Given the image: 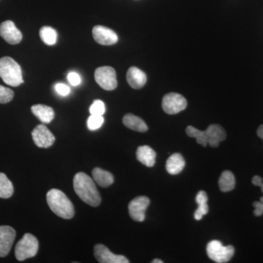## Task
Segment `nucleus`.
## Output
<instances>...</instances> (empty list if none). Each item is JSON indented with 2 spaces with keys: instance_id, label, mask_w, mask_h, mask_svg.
I'll list each match as a JSON object with an SVG mask.
<instances>
[{
  "instance_id": "nucleus-1",
  "label": "nucleus",
  "mask_w": 263,
  "mask_h": 263,
  "mask_svg": "<svg viewBox=\"0 0 263 263\" xmlns=\"http://www.w3.org/2000/svg\"><path fill=\"white\" fill-rule=\"evenodd\" d=\"M76 193L82 201L90 206L97 207L101 202V197L93 179L84 173H78L73 179Z\"/></svg>"
},
{
  "instance_id": "nucleus-2",
  "label": "nucleus",
  "mask_w": 263,
  "mask_h": 263,
  "mask_svg": "<svg viewBox=\"0 0 263 263\" xmlns=\"http://www.w3.org/2000/svg\"><path fill=\"white\" fill-rule=\"evenodd\" d=\"M48 206L56 215L65 219H72L75 214L73 204L61 190L53 189L46 195Z\"/></svg>"
},
{
  "instance_id": "nucleus-3",
  "label": "nucleus",
  "mask_w": 263,
  "mask_h": 263,
  "mask_svg": "<svg viewBox=\"0 0 263 263\" xmlns=\"http://www.w3.org/2000/svg\"><path fill=\"white\" fill-rule=\"evenodd\" d=\"M0 77L5 84L16 87L23 84V76L20 65L10 57L0 59Z\"/></svg>"
},
{
  "instance_id": "nucleus-4",
  "label": "nucleus",
  "mask_w": 263,
  "mask_h": 263,
  "mask_svg": "<svg viewBox=\"0 0 263 263\" xmlns=\"http://www.w3.org/2000/svg\"><path fill=\"white\" fill-rule=\"evenodd\" d=\"M38 249L39 243L36 237L30 233H26L15 246V257L19 261L32 258L37 254Z\"/></svg>"
},
{
  "instance_id": "nucleus-5",
  "label": "nucleus",
  "mask_w": 263,
  "mask_h": 263,
  "mask_svg": "<svg viewBox=\"0 0 263 263\" xmlns=\"http://www.w3.org/2000/svg\"><path fill=\"white\" fill-rule=\"evenodd\" d=\"M206 252L209 258L214 262L224 263L229 262L235 253L233 246L224 247L219 240H212L208 243Z\"/></svg>"
},
{
  "instance_id": "nucleus-6",
  "label": "nucleus",
  "mask_w": 263,
  "mask_h": 263,
  "mask_svg": "<svg viewBox=\"0 0 263 263\" xmlns=\"http://www.w3.org/2000/svg\"><path fill=\"white\" fill-rule=\"evenodd\" d=\"M95 81L100 87L112 91L117 87V73L113 67L108 66L98 67L95 72Z\"/></svg>"
},
{
  "instance_id": "nucleus-7",
  "label": "nucleus",
  "mask_w": 263,
  "mask_h": 263,
  "mask_svg": "<svg viewBox=\"0 0 263 263\" xmlns=\"http://www.w3.org/2000/svg\"><path fill=\"white\" fill-rule=\"evenodd\" d=\"M162 106L166 114L174 115L185 110L187 106V102L182 95L169 93L162 99Z\"/></svg>"
},
{
  "instance_id": "nucleus-8",
  "label": "nucleus",
  "mask_w": 263,
  "mask_h": 263,
  "mask_svg": "<svg viewBox=\"0 0 263 263\" xmlns=\"http://www.w3.org/2000/svg\"><path fill=\"white\" fill-rule=\"evenodd\" d=\"M150 204V200L146 196H138L129 203V216L136 221H143L146 218V211Z\"/></svg>"
},
{
  "instance_id": "nucleus-9",
  "label": "nucleus",
  "mask_w": 263,
  "mask_h": 263,
  "mask_svg": "<svg viewBox=\"0 0 263 263\" xmlns=\"http://www.w3.org/2000/svg\"><path fill=\"white\" fill-rule=\"evenodd\" d=\"M32 136L33 141L40 148H49L55 142L54 136L43 124H40L33 129Z\"/></svg>"
},
{
  "instance_id": "nucleus-10",
  "label": "nucleus",
  "mask_w": 263,
  "mask_h": 263,
  "mask_svg": "<svg viewBox=\"0 0 263 263\" xmlns=\"http://www.w3.org/2000/svg\"><path fill=\"white\" fill-rule=\"evenodd\" d=\"M0 36L11 45L18 44L22 41V32L12 21H5L0 24Z\"/></svg>"
},
{
  "instance_id": "nucleus-11",
  "label": "nucleus",
  "mask_w": 263,
  "mask_h": 263,
  "mask_svg": "<svg viewBox=\"0 0 263 263\" xmlns=\"http://www.w3.org/2000/svg\"><path fill=\"white\" fill-rule=\"evenodd\" d=\"M95 256L100 263H129L127 257L112 253L105 246L97 245L95 247Z\"/></svg>"
},
{
  "instance_id": "nucleus-12",
  "label": "nucleus",
  "mask_w": 263,
  "mask_h": 263,
  "mask_svg": "<svg viewBox=\"0 0 263 263\" xmlns=\"http://www.w3.org/2000/svg\"><path fill=\"white\" fill-rule=\"evenodd\" d=\"M93 37L99 44L112 46L118 42V36L112 29L103 26H95L92 29Z\"/></svg>"
},
{
  "instance_id": "nucleus-13",
  "label": "nucleus",
  "mask_w": 263,
  "mask_h": 263,
  "mask_svg": "<svg viewBox=\"0 0 263 263\" xmlns=\"http://www.w3.org/2000/svg\"><path fill=\"white\" fill-rule=\"evenodd\" d=\"M15 230L10 226H0V257L9 254L15 238Z\"/></svg>"
},
{
  "instance_id": "nucleus-14",
  "label": "nucleus",
  "mask_w": 263,
  "mask_h": 263,
  "mask_svg": "<svg viewBox=\"0 0 263 263\" xmlns=\"http://www.w3.org/2000/svg\"><path fill=\"white\" fill-rule=\"evenodd\" d=\"M208 144L213 148L219 146L221 142L226 139L227 134L224 128L219 124H212L204 131Z\"/></svg>"
},
{
  "instance_id": "nucleus-15",
  "label": "nucleus",
  "mask_w": 263,
  "mask_h": 263,
  "mask_svg": "<svg viewBox=\"0 0 263 263\" xmlns=\"http://www.w3.org/2000/svg\"><path fill=\"white\" fill-rule=\"evenodd\" d=\"M127 81L132 88L138 89L146 84L147 77L145 72L138 67H132L127 71Z\"/></svg>"
},
{
  "instance_id": "nucleus-16",
  "label": "nucleus",
  "mask_w": 263,
  "mask_h": 263,
  "mask_svg": "<svg viewBox=\"0 0 263 263\" xmlns=\"http://www.w3.org/2000/svg\"><path fill=\"white\" fill-rule=\"evenodd\" d=\"M156 152L150 146H139L137 149V160L148 167H153L156 162Z\"/></svg>"
},
{
  "instance_id": "nucleus-17",
  "label": "nucleus",
  "mask_w": 263,
  "mask_h": 263,
  "mask_svg": "<svg viewBox=\"0 0 263 263\" xmlns=\"http://www.w3.org/2000/svg\"><path fill=\"white\" fill-rule=\"evenodd\" d=\"M31 110L32 114L43 124H49L54 119V111L53 108L47 105L38 104L33 105Z\"/></svg>"
},
{
  "instance_id": "nucleus-18",
  "label": "nucleus",
  "mask_w": 263,
  "mask_h": 263,
  "mask_svg": "<svg viewBox=\"0 0 263 263\" xmlns=\"http://www.w3.org/2000/svg\"><path fill=\"white\" fill-rule=\"evenodd\" d=\"M185 167V160L182 155L175 153L167 159L166 162V170L171 175L179 174Z\"/></svg>"
},
{
  "instance_id": "nucleus-19",
  "label": "nucleus",
  "mask_w": 263,
  "mask_h": 263,
  "mask_svg": "<svg viewBox=\"0 0 263 263\" xmlns=\"http://www.w3.org/2000/svg\"><path fill=\"white\" fill-rule=\"evenodd\" d=\"M123 123L126 127L134 131L145 133L148 130V127L144 121L141 118L133 114H128L124 116L123 118Z\"/></svg>"
},
{
  "instance_id": "nucleus-20",
  "label": "nucleus",
  "mask_w": 263,
  "mask_h": 263,
  "mask_svg": "<svg viewBox=\"0 0 263 263\" xmlns=\"http://www.w3.org/2000/svg\"><path fill=\"white\" fill-rule=\"evenodd\" d=\"M93 179L101 187H108L113 184L114 178L113 175L108 171H104L99 167H95L92 171Z\"/></svg>"
},
{
  "instance_id": "nucleus-21",
  "label": "nucleus",
  "mask_w": 263,
  "mask_h": 263,
  "mask_svg": "<svg viewBox=\"0 0 263 263\" xmlns=\"http://www.w3.org/2000/svg\"><path fill=\"white\" fill-rule=\"evenodd\" d=\"M208 195L205 191H200L197 193L196 198V202L198 204V208L195 211L194 214V217L196 220H200L202 216L206 215L209 212V208L208 205Z\"/></svg>"
},
{
  "instance_id": "nucleus-22",
  "label": "nucleus",
  "mask_w": 263,
  "mask_h": 263,
  "mask_svg": "<svg viewBox=\"0 0 263 263\" xmlns=\"http://www.w3.org/2000/svg\"><path fill=\"white\" fill-rule=\"evenodd\" d=\"M219 186L223 193H228L234 190L235 179L231 171H226L221 174L219 179Z\"/></svg>"
},
{
  "instance_id": "nucleus-23",
  "label": "nucleus",
  "mask_w": 263,
  "mask_h": 263,
  "mask_svg": "<svg viewBox=\"0 0 263 263\" xmlns=\"http://www.w3.org/2000/svg\"><path fill=\"white\" fill-rule=\"evenodd\" d=\"M14 188L13 183L7 177L6 175L0 173V197L9 198L13 195Z\"/></svg>"
},
{
  "instance_id": "nucleus-24",
  "label": "nucleus",
  "mask_w": 263,
  "mask_h": 263,
  "mask_svg": "<svg viewBox=\"0 0 263 263\" xmlns=\"http://www.w3.org/2000/svg\"><path fill=\"white\" fill-rule=\"evenodd\" d=\"M40 36L45 44L53 46L57 43L58 34L57 31L52 27H43L40 30Z\"/></svg>"
},
{
  "instance_id": "nucleus-25",
  "label": "nucleus",
  "mask_w": 263,
  "mask_h": 263,
  "mask_svg": "<svg viewBox=\"0 0 263 263\" xmlns=\"http://www.w3.org/2000/svg\"><path fill=\"white\" fill-rule=\"evenodd\" d=\"M186 133L187 136L195 138L198 144L201 145L203 147L207 146L208 143L205 139L204 131L199 130L198 129L193 127V126H189L186 128Z\"/></svg>"
},
{
  "instance_id": "nucleus-26",
  "label": "nucleus",
  "mask_w": 263,
  "mask_h": 263,
  "mask_svg": "<svg viewBox=\"0 0 263 263\" xmlns=\"http://www.w3.org/2000/svg\"><path fill=\"white\" fill-rule=\"evenodd\" d=\"M103 116L91 115L87 120L88 129L91 131L97 130L102 127L104 123Z\"/></svg>"
},
{
  "instance_id": "nucleus-27",
  "label": "nucleus",
  "mask_w": 263,
  "mask_h": 263,
  "mask_svg": "<svg viewBox=\"0 0 263 263\" xmlns=\"http://www.w3.org/2000/svg\"><path fill=\"white\" fill-rule=\"evenodd\" d=\"M14 97V92L9 88L0 85V103L5 104L10 103Z\"/></svg>"
},
{
  "instance_id": "nucleus-28",
  "label": "nucleus",
  "mask_w": 263,
  "mask_h": 263,
  "mask_svg": "<svg viewBox=\"0 0 263 263\" xmlns=\"http://www.w3.org/2000/svg\"><path fill=\"white\" fill-rule=\"evenodd\" d=\"M91 115L103 116L105 113V105L102 100H95L89 108Z\"/></svg>"
},
{
  "instance_id": "nucleus-29",
  "label": "nucleus",
  "mask_w": 263,
  "mask_h": 263,
  "mask_svg": "<svg viewBox=\"0 0 263 263\" xmlns=\"http://www.w3.org/2000/svg\"><path fill=\"white\" fill-rule=\"evenodd\" d=\"M57 92L61 96H67L70 93V89L68 86L64 84H57L55 86Z\"/></svg>"
},
{
  "instance_id": "nucleus-30",
  "label": "nucleus",
  "mask_w": 263,
  "mask_h": 263,
  "mask_svg": "<svg viewBox=\"0 0 263 263\" xmlns=\"http://www.w3.org/2000/svg\"><path fill=\"white\" fill-rule=\"evenodd\" d=\"M67 79H68L69 82L70 83L71 85L74 86H79L81 82L80 76L75 72H70L68 76H67Z\"/></svg>"
},
{
  "instance_id": "nucleus-31",
  "label": "nucleus",
  "mask_w": 263,
  "mask_h": 263,
  "mask_svg": "<svg viewBox=\"0 0 263 263\" xmlns=\"http://www.w3.org/2000/svg\"><path fill=\"white\" fill-rule=\"evenodd\" d=\"M254 207V214L256 216H260L263 214V205L260 201H256L253 202Z\"/></svg>"
},
{
  "instance_id": "nucleus-32",
  "label": "nucleus",
  "mask_w": 263,
  "mask_h": 263,
  "mask_svg": "<svg viewBox=\"0 0 263 263\" xmlns=\"http://www.w3.org/2000/svg\"><path fill=\"white\" fill-rule=\"evenodd\" d=\"M252 183L254 185V186H259L261 188V190H262V193H263V179L262 178H261L260 176H255L252 178Z\"/></svg>"
},
{
  "instance_id": "nucleus-33",
  "label": "nucleus",
  "mask_w": 263,
  "mask_h": 263,
  "mask_svg": "<svg viewBox=\"0 0 263 263\" xmlns=\"http://www.w3.org/2000/svg\"><path fill=\"white\" fill-rule=\"evenodd\" d=\"M257 136L262 139L263 141V124L262 125L259 126L258 129H257Z\"/></svg>"
},
{
  "instance_id": "nucleus-34",
  "label": "nucleus",
  "mask_w": 263,
  "mask_h": 263,
  "mask_svg": "<svg viewBox=\"0 0 263 263\" xmlns=\"http://www.w3.org/2000/svg\"><path fill=\"white\" fill-rule=\"evenodd\" d=\"M152 262H153V263H163V261L161 260V259H154V260L152 261Z\"/></svg>"
},
{
  "instance_id": "nucleus-35",
  "label": "nucleus",
  "mask_w": 263,
  "mask_h": 263,
  "mask_svg": "<svg viewBox=\"0 0 263 263\" xmlns=\"http://www.w3.org/2000/svg\"><path fill=\"white\" fill-rule=\"evenodd\" d=\"M259 201H260L261 202H262V205H263V197H260V200H259Z\"/></svg>"
}]
</instances>
